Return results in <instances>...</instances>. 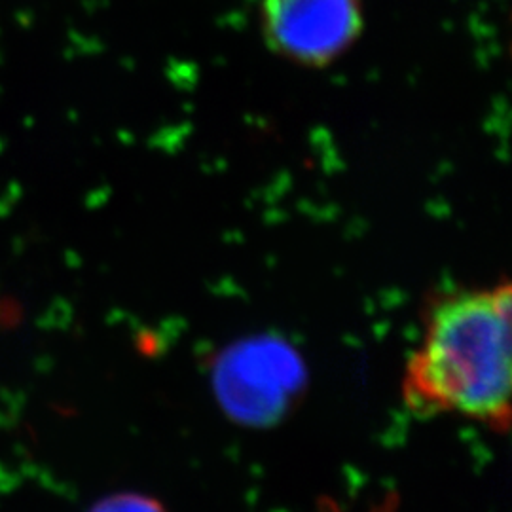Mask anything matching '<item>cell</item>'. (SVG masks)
<instances>
[{"label": "cell", "instance_id": "7a4b0ae2", "mask_svg": "<svg viewBox=\"0 0 512 512\" xmlns=\"http://www.w3.org/2000/svg\"><path fill=\"white\" fill-rule=\"evenodd\" d=\"M304 378L300 355L270 336L230 346L213 368V387L224 412L256 427L272 425L289 412Z\"/></svg>", "mask_w": 512, "mask_h": 512}, {"label": "cell", "instance_id": "3957f363", "mask_svg": "<svg viewBox=\"0 0 512 512\" xmlns=\"http://www.w3.org/2000/svg\"><path fill=\"white\" fill-rule=\"evenodd\" d=\"M264 29L275 50L306 65H325L357 38L359 0H264Z\"/></svg>", "mask_w": 512, "mask_h": 512}, {"label": "cell", "instance_id": "277c9868", "mask_svg": "<svg viewBox=\"0 0 512 512\" xmlns=\"http://www.w3.org/2000/svg\"><path fill=\"white\" fill-rule=\"evenodd\" d=\"M90 512H165V509L147 495L116 494L101 499Z\"/></svg>", "mask_w": 512, "mask_h": 512}, {"label": "cell", "instance_id": "6da1fadb", "mask_svg": "<svg viewBox=\"0 0 512 512\" xmlns=\"http://www.w3.org/2000/svg\"><path fill=\"white\" fill-rule=\"evenodd\" d=\"M511 285L440 298L404 372L406 406L458 414L497 433L511 425Z\"/></svg>", "mask_w": 512, "mask_h": 512}]
</instances>
